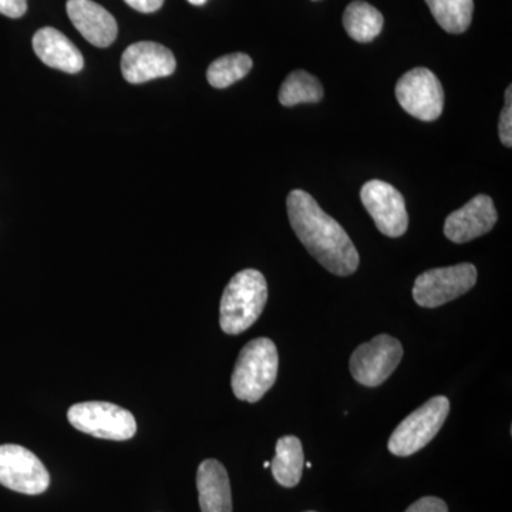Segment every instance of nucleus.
I'll return each mask as SVG.
<instances>
[{
    "mask_svg": "<svg viewBox=\"0 0 512 512\" xmlns=\"http://www.w3.org/2000/svg\"><path fill=\"white\" fill-rule=\"evenodd\" d=\"M286 207L296 237L323 268L338 276L355 274L360 264L355 244L342 225L326 214L312 195L293 190L289 192Z\"/></svg>",
    "mask_w": 512,
    "mask_h": 512,
    "instance_id": "obj_1",
    "label": "nucleus"
},
{
    "mask_svg": "<svg viewBox=\"0 0 512 512\" xmlns=\"http://www.w3.org/2000/svg\"><path fill=\"white\" fill-rule=\"evenodd\" d=\"M268 302L265 276L255 269L238 272L222 295L220 325L227 335H239L251 328Z\"/></svg>",
    "mask_w": 512,
    "mask_h": 512,
    "instance_id": "obj_2",
    "label": "nucleus"
},
{
    "mask_svg": "<svg viewBox=\"0 0 512 512\" xmlns=\"http://www.w3.org/2000/svg\"><path fill=\"white\" fill-rule=\"evenodd\" d=\"M279 355L268 338L251 340L239 353L232 373V392L242 402L256 403L272 389L278 376Z\"/></svg>",
    "mask_w": 512,
    "mask_h": 512,
    "instance_id": "obj_3",
    "label": "nucleus"
},
{
    "mask_svg": "<svg viewBox=\"0 0 512 512\" xmlns=\"http://www.w3.org/2000/svg\"><path fill=\"white\" fill-rule=\"evenodd\" d=\"M450 413L447 397L436 396L406 417L393 431L389 451L393 456L409 457L437 436Z\"/></svg>",
    "mask_w": 512,
    "mask_h": 512,
    "instance_id": "obj_4",
    "label": "nucleus"
},
{
    "mask_svg": "<svg viewBox=\"0 0 512 512\" xmlns=\"http://www.w3.org/2000/svg\"><path fill=\"white\" fill-rule=\"evenodd\" d=\"M70 424L97 439L126 441L137 433L133 414L117 404L107 402L77 403L67 412Z\"/></svg>",
    "mask_w": 512,
    "mask_h": 512,
    "instance_id": "obj_5",
    "label": "nucleus"
},
{
    "mask_svg": "<svg viewBox=\"0 0 512 512\" xmlns=\"http://www.w3.org/2000/svg\"><path fill=\"white\" fill-rule=\"evenodd\" d=\"M476 282L477 268L473 264L430 269L414 282L413 299L421 308H439L473 289Z\"/></svg>",
    "mask_w": 512,
    "mask_h": 512,
    "instance_id": "obj_6",
    "label": "nucleus"
},
{
    "mask_svg": "<svg viewBox=\"0 0 512 512\" xmlns=\"http://www.w3.org/2000/svg\"><path fill=\"white\" fill-rule=\"evenodd\" d=\"M403 346L390 335H379L363 343L350 357V373L357 383L377 387L386 382L402 362Z\"/></svg>",
    "mask_w": 512,
    "mask_h": 512,
    "instance_id": "obj_7",
    "label": "nucleus"
},
{
    "mask_svg": "<svg viewBox=\"0 0 512 512\" xmlns=\"http://www.w3.org/2000/svg\"><path fill=\"white\" fill-rule=\"evenodd\" d=\"M396 97L406 113L421 121L437 120L443 113V86L426 67H416L400 77Z\"/></svg>",
    "mask_w": 512,
    "mask_h": 512,
    "instance_id": "obj_8",
    "label": "nucleus"
},
{
    "mask_svg": "<svg viewBox=\"0 0 512 512\" xmlns=\"http://www.w3.org/2000/svg\"><path fill=\"white\" fill-rule=\"evenodd\" d=\"M0 484L16 493L39 495L49 488L50 474L28 448L3 444L0 446Z\"/></svg>",
    "mask_w": 512,
    "mask_h": 512,
    "instance_id": "obj_9",
    "label": "nucleus"
},
{
    "mask_svg": "<svg viewBox=\"0 0 512 512\" xmlns=\"http://www.w3.org/2000/svg\"><path fill=\"white\" fill-rule=\"evenodd\" d=\"M363 205L377 229L390 238H399L409 228L406 202L402 192L380 180L367 181L360 191Z\"/></svg>",
    "mask_w": 512,
    "mask_h": 512,
    "instance_id": "obj_10",
    "label": "nucleus"
},
{
    "mask_svg": "<svg viewBox=\"0 0 512 512\" xmlns=\"http://www.w3.org/2000/svg\"><path fill=\"white\" fill-rule=\"evenodd\" d=\"M177 60L170 49L154 42H138L127 47L121 57V73L131 84H141L171 76Z\"/></svg>",
    "mask_w": 512,
    "mask_h": 512,
    "instance_id": "obj_11",
    "label": "nucleus"
},
{
    "mask_svg": "<svg viewBox=\"0 0 512 512\" xmlns=\"http://www.w3.org/2000/svg\"><path fill=\"white\" fill-rule=\"evenodd\" d=\"M497 221L498 214L491 197L477 195L463 208L448 215L444 235L454 244H466L490 232Z\"/></svg>",
    "mask_w": 512,
    "mask_h": 512,
    "instance_id": "obj_12",
    "label": "nucleus"
},
{
    "mask_svg": "<svg viewBox=\"0 0 512 512\" xmlns=\"http://www.w3.org/2000/svg\"><path fill=\"white\" fill-rule=\"evenodd\" d=\"M67 15L74 28L87 42L97 47H109L119 33L116 19L109 10L93 0H67Z\"/></svg>",
    "mask_w": 512,
    "mask_h": 512,
    "instance_id": "obj_13",
    "label": "nucleus"
},
{
    "mask_svg": "<svg viewBox=\"0 0 512 512\" xmlns=\"http://www.w3.org/2000/svg\"><path fill=\"white\" fill-rule=\"evenodd\" d=\"M33 50L46 66L60 72L76 74L82 72V52L62 32L53 28L37 30L33 36Z\"/></svg>",
    "mask_w": 512,
    "mask_h": 512,
    "instance_id": "obj_14",
    "label": "nucleus"
},
{
    "mask_svg": "<svg viewBox=\"0 0 512 512\" xmlns=\"http://www.w3.org/2000/svg\"><path fill=\"white\" fill-rule=\"evenodd\" d=\"M197 488L202 512H232L231 484L220 461L205 460L198 467Z\"/></svg>",
    "mask_w": 512,
    "mask_h": 512,
    "instance_id": "obj_15",
    "label": "nucleus"
},
{
    "mask_svg": "<svg viewBox=\"0 0 512 512\" xmlns=\"http://www.w3.org/2000/svg\"><path fill=\"white\" fill-rule=\"evenodd\" d=\"M305 456L301 440L295 436H285L276 443V454L272 460V474L282 487H296L301 481Z\"/></svg>",
    "mask_w": 512,
    "mask_h": 512,
    "instance_id": "obj_16",
    "label": "nucleus"
},
{
    "mask_svg": "<svg viewBox=\"0 0 512 512\" xmlns=\"http://www.w3.org/2000/svg\"><path fill=\"white\" fill-rule=\"evenodd\" d=\"M384 19L382 13L363 0L350 3L343 15V26L353 40L369 43L382 33Z\"/></svg>",
    "mask_w": 512,
    "mask_h": 512,
    "instance_id": "obj_17",
    "label": "nucleus"
},
{
    "mask_svg": "<svg viewBox=\"0 0 512 512\" xmlns=\"http://www.w3.org/2000/svg\"><path fill=\"white\" fill-rule=\"evenodd\" d=\"M426 3L431 15L447 33L460 35L470 28L474 0H426Z\"/></svg>",
    "mask_w": 512,
    "mask_h": 512,
    "instance_id": "obj_18",
    "label": "nucleus"
},
{
    "mask_svg": "<svg viewBox=\"0 0 512 512\" xmlns=\"http://www.w3.org/2000/svg\"><path fill=\"white\" fill-rule=\"evenodd\" d=\"M279 103L285 107L298 106L303 103H318L323 99V87L315 76L296 70L286 77L279 90Z\"/></svg>",
    "mask_w": 512,
    "mask_h": 512,
    "instance_id": "obj_19",
    "label": "nucleus"
},
{
    "mask_svg": "<svg viewBox=\"0 0 512 512\" xmlns=\"http://www.w3.org/2000/svg\"><path fill=\"white\" fill-rule=\"evenodd\" d=\"M252 59L245 53L222 56L210 64L207 70L208 83L215 89H227L239 82L252 69Z\"/></svg>",
    "mask_w": 512,
    "mask_h": 512,
    "instance_id": "obj_20",
    "label": "nucleus"
},
{
    "mask_svg": "<svg viewBox=\"0 0 512 512\" xmlns=\"http://www.w3.org/2000/svg\"><path fill=\"white\" fill-rule=\"evenodd\" d=\"M512 87L508 86L505 90V107L500 116V140L505 147L511 148L512 146Z\"/></svg>",
    "mask_w": 512,
    "mask_h": 512,
    "instance_id": "obj_21",
    "label": "nucleus"
},
{
    "mask_svg": "<svg viewBox=\"0 0 512 512\" xmlns=\"http://www.w3.org/2000/svg\"><path fill=\"white\" fill-rule=\"evenodd\" d=\"M404 512H448V508L441 498L424 497L410 505Z\"/></svg>",
    "mask_w": 512,
    "mask_h": 512,
    "instance_id": "obj_22",
    "label": "nucleus"
},
{
    "mask_svg": "<svg viewBox=\"0 0 512 512\" xmlns=\"http://www.w3.org/2000/svg\"><path fill=\"white\" fill-rule=\"evenodd\" d=\"M26 10H28V0H0V13L8 18H22Z\"/></svg>",
    "mask_w": 512,
    "mask_h": 512,
    "instance_id": "obj_23",
    "label": "nucleus"
},
{
    "mask_svg": "<svg viewBox=\"0 0 512 512\" xmlns=\"http://www.w3.org/2000/svg\"><path fill=\"white\" fill-rule=\"evenodd\" d=\"M130 8L141 13H153L163 8L164 0H124Z\"/></svg>",
    "mask_w": 512,
    "mask_h": 512,
    "instance_id": "obj_24",
    "label": "nucleus"
},
{
    "mask_svg": "<svg viewBox=\"0 0 512 512\" xmlns=\"http://www.w3.org/2000/svg\"><path fill=\"white\" fill-rule=\"evenodd\" d=\"M188 2H190L191 5L201 6L204 5V3L207 2V0H188Z\"/></svg>",
    "mask_w": 512,
    "mask_h": 512,
    "instance_id": "obj_25",
    "label": "nucleus"
},
{
    "mask_svg": "<svg viewBox=\"0 0 512 512\" xmlns=\"http://www.w3.org/2000/svg\"><path fill=\"white\" fill-rule=\"evenodd\" d=\"M264 467H265V468H269V467H271V463H269V461H266V463H264Z\"/></svg>",
    "mask_w": 512,
    "mask_h": 512,
    "instance_id": "obj_26",
    "label": "nucleus"
},
{
    "mask_svg": "<svg viewBox=\"0 0 512 512\" xmlns=\"http://www.w3.org/2000/svg\"><path fill=\"white\" fill-rule=\"evenodd\" d=\"M313 2H318V0H313Z\"/></svg>",
    "mask_w": 512,
    "mask_h": 512,
    "instance_id": "obj_27",
    "label": "nucleus"
},
{
    "mask_svg": "<svg viewBox=\"0 0 512 512\" xmlns=\"http://www.w3.org/2000/svg\"><path fill=\"white\" fill-rule=\"evenodd\" d=\"M308 512H315V511H308Z\"/></svg>",
    "mask_w": 512,
    "mask_h": 512,
    "instance_id": "obj_28",
    "label": "nucleus"
}]
</instances>
